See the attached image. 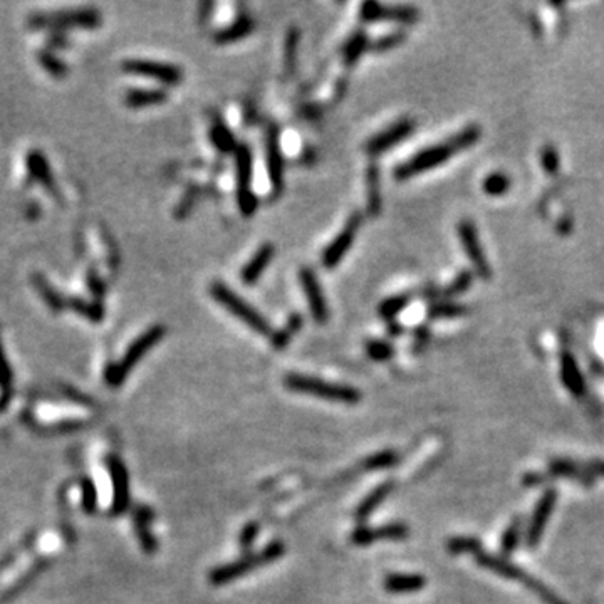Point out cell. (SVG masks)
<instances>
[{
    "instance_id": "9",
    "label": "cell",
    "mask_w": 604,
    "mask_h": 604,
    "mask_svg": "<svg viewBox=\"0 0 604 604\" xmlns=\"http://www.w3.org/2000/svg\"><path fill=\"white\" fill-rule=\"evenodd\" d=\"M459 237L468 261L474 265L475 272L480 277H483V279H489L492 271H490V264L485 257V250H483L482 243H480L477 227H475V224L472 220L465 219L459 224Z\"/></svg>"
},
{
    "instance_id": "2",
    "label": "cell",
    "mask_w": 604,
    "mask_h": 604,
    "mask_svg": "<svg viewBox=\"0 0 604 604\" xmlns=\"http://www.w3.org/2000/svg\"><path fill=\"white\" fill-rule=\"evenodd\" d=\"M284 554H286V544L282 541H272L258 553L247 554V556L235 559L228 564L212 569L208 574V583L212 586H224V584L232 583V581L239 579L243 574L254 571V569L271 564V562L282 557Z\"/></svg>"
},
{
    "instance_id": "44",
    "label": "cell",
    "mask_w": 604,
    "mask_h": 604,
    "mask_svg": "<svg viewBox=\"0 0 604 604\" xmlns=\"http://www.w3.org/2000/svg\"><path fill=\"white\" fill-rule=\"evenodd\" d=\"M541 161H542V168L546 170V173L556 175L559 171V165H561L559 163V153L553 145L544 146V149L541 153Z\"/></svg>"
},
{
    "instance_id": "52",
    "label": "cell",
    "mask_w": 604,
    "mask_h": 604,
    "mask_svg": "<svg viewBox=\"0 0 604 604\" xmlns=\"http://www.w3.org/2000/svg\"><path fill=\"white\" fill-rule=\"evenodd\" d=\"M549 477H551L549 474L544 475V474H537V472H529V474H525L522 477V483L525 487H537L546 483Z\"/></svg>"
},
{
    "instance_id": "38",
    "label": "cell",
    "mask_w": 604,
    "mask_h": 604,
    "mask_svg": "<svg viewBox=\"0 0 604 604\" xmlns=\"http://www.w3.org/2000/svg\"><path fill=\"white\" fill-rule=\"evenodd\" d=\"M298 46H299V31L292 27L287 32L286 43H284V66L287 73H292L298 62Z\"/></svg>"
},
{
    "instance_id": "21",
    "label": "cell",
    "mask_w": 604,
    "mask_h": 604,
    "mask_svg": "<svg viewBox=\"0 0 604 604\" xmlns=\"http://www.w3.org/2000/svg\"><path fill=\"white\" fill-rule=\"evenodd\" d=\"M561 381L574 396H583L586 393V383H584L583 373H581L579 366H577L571 352H564L561 356Z\"/></svg>"
},
{
    "instance_id": "26",
    "label": "cell",
    "mask_w": 604,
    "mask_h": 604,
    "mask_svg": "<svg viewBox=\"0 0 604 604\" xmlns=\"http://www.w3.org/2000/svg\"><path fill=\"white\" fill-rule=\"evenodd\" d=\"M367 185V213L376 217L381 210V190H380V168L376 163H371L366 170Z\"/></svg>"
},
{
    "instance_id": "42",
    "label": "cell",
    "mask_w": 604,
    "mask_h": 604,
    "mask_svg": "<svg viewBox=\"0 0 604 604\" xmlns=\"http://www.w3.org/2000/svg\"><path fill=\"white\" fill-rule=\"evenodd\" d=\"M134 529H136V534H138V541H140L141 547L146 554H155L158 551V541L155 539V535L152 534L149 531V525H141V524H134Z\"/></svg>"
},
{
    "instance_id": "41",
    "label": "cell",
    "mask_w": 604,
    "mask_h": 604,
    "mask_svg": "<svg viewBox=\"0 0 604 604\" xmlns=\"http://www.w3.org/2000/svg\"><path fill=\"white\" fill-rule=\"evenodd\" d=\"M404 39H407V34H404L403 31L389 32V34H386V36L380 37V39L374 40V43L371 44V49H373V51H378V52H385V51H389V49L400 46Z\"/></svg>"
},
{
    "instance_id": "11",
    "label": "cell",
    "mask_w": 604,
    "mask_h": 604,
    "mask_svg": "<svg viewBox=\"0 0 604 604\" xmlns=\"http://www.w3.org/2000/svg\"><path fill=\"white\" fill-rule=\"evenodd\" d=\"M557 504V490L556 489H547L542 494V497L539 498L537 505H535L534 514L531 517V522H529L527 534H525V544L529 547H535L541 542V537L546 531V525L549 517L553 516L554 507Z\"/></svg>"
},
{
    "instance_id": "16",
    "label": "cell",
    "mask_w": 604,
    "mask_h": 604,
    "mask_svg": "<svg viewBox=\"0 0 604 604\" xmlns=\"http://www.w3.org/2000/svg\"><path fill=\"white\" fill-rule=\"evenodd\" d=\"M265 161H267V173L271 180L272 190L276 193L284 189V155L279 145V131L276 126L267 130L265 138Z\"/></svg>"
},
{
    "instance_id": "34",
    "label": "cell",
    "mask_w": 604,
    "mask_h": 604,
    "mask_svg": "<svg viewBox=\"0 0 604 604\" xmlns=\"http://www.w3.org/2000/svg\"><path fill=\"white\" fill-rule=\"evenodd\" d=\"M410 534V529L403 522L385 524L374 529V539L378 541H404Z\"/></svg>"
},
{
    "instance_id": "57",
    "label": "cell",
    "mask_w": 604,
    "mask_h": 604,
    "mask_svg": "<svg viewBox=\"0 0 604 604\" xmlns=\"http://www.w3.org/2000/svg\"><path fill=\"white\" fill-rule=\"evenodd\" d=\"M388 329H389V333H391V334H398V333L403 331V328H401V326H396L395 322H389Z\"/></svg>"
},
{
    "instance_id": "30",
    "label": "cell",
    "mask_w": 604,
    "mask_h": 604,
    "mask_svg": "<svg viewBox=\"0 0 604 604\" xmlns=\"http://www.w3.org/2000/svg\"><path fill=\"white\" fill-rule=\"evenodd\" d=\"M37 61H39V64L43 66V69L46 71V73H49L54 77H59V80H61V77H66L67 73H69L67 64L64 62L61 58H58L52 51H47V49H43V51L37 52Z\"/></svg>"
},
{
    "instance_id": "20",
    "label": "cell",
    "mask_w": 604,
    "mask_h": 604,
    "mask_svg": "<svg viewBox=\"0 0 604 604\" xmlns=\"http://www.w3.org/2000/svg\"><path fill=\"white\" fill-rule=\"evenodd\" d=\"M274 254H276V247L267 242L254 254V257L250 258L249 262H247L245 267H243L242 272H240V277H242V280L247 284V286H252V284H255L258 279H261L265 267L271 264Z\"/></svg>"
},
{
    "instance_id": "29",
    "label": "cell",
    "mask_w": 604,
    "mask_h": 604,
    "mask_svg": "<svg viewBox=\"0 0 604 604\" xmlns=\"http://www.w3.org/2000/svg\"><path fill=\"white\" fill-rule=\"evenodd\" d=\"M446 551H448L452 556H461V554H477L482 553V542L479 541L474 535H459V537H452L446 542Z\"/></svg>"
},
{
    "instance_id": "40",
    "label": "cell",
    "mask_w": 604,
    "mask_h": 604,
    "mask_svg": "<svg viewBox=\"0 0 604 604\" xmlns=\"http://www.w3.org/2000/svg\"><path fill=\"white\" fill-rule=\"evenodd\" d=\"M366 352L374 361H386V359L395 356V348H393V344L386 343V341L373 339L366 343Z\"/></svg>"
},
{
    "instance_id": "12",
    "label": "cell",
    "mask_w": 604,
    "mask_h": 604,
    "mask_svg": "<svg viewBox=\"0 0 604 604\" xmlns=\"http://www.w3.org/2000/svg\"><path fill=\"white\" fill-rule=\"evenodd\" d=\"M299 280H301V286L304 294H306L307 304H309L311 314H313L314 321L317 324H324L329 317L328 311V302H326L324 292H322L321 286H319V280L314 274L313 269L302 267L299 272Z\"/></svg>"
},
{
    "instance_id": "50",
    "label": "cell",
    "mask_w": 604,
    "mask_h": 604,
    "mask_svg": "<svg viewBox=\"0 0 604 604\" xmlns=\"http://www.w3.org/2000/svg\"><path fill=\"white\" fill-rule=\"evenodd\" d=\"M155 519V512H153L152 507L148 505H138L133 512V520L134 524H141V525H149Z\"/></svg>"
},
{
    "instance_id": "46",
    "label": "cell",
    "mask_w": 604,
    "mask_h": 604,
    "mask_svg": "<svg viewBox=\"0 0 604 604\" xmlns=\"http://www.w3.org/2000/svg\"><path fill=\"white\" fill-rule=\"evenodd\" d=\"M97 505V492L96 487L93 483V480L84 479L82 480V507L86 512H95Z\"/></svg>"
},
{
    "instance_id": "48",
    "label": "cell",
    "mask_w": 604,
    "mask_h": 604,
    "mask_svg": "<svg viewBox=\"0 0 604 604\" xmlns=\"http://www.w3.org/2000/svg\"><path fill=\"white\" fill-rule=\"evenodd\" d=\"M351 542L354 546H370V544L376 542L374 539V529L373 527H367V525H358V527L352 531L351 534Z\"/></svg>"
},
{
    "instance_id": "56",
    "label": "cell",
    "mask_w": 604,
    "mask_h": 604,
    "mask_svg": "<svg viewBox=\"0 0 604 604\" xmlns=\"http://www.w3.org/2000/svg\"><path fill=\"white\" fill-rule=\"evenodd\" d=\"M39 213H40V208H39V207H37V205H36V204H32V205H31V207H29V208H27V215H29V217H31V219H34V217H37V215H39Z\"/></svg>"
},
{
    "instance_id": "39",
    "label": "cell",
    "mask_w": 604,
    "mask_h": 604,
    "mask_svg": "<svg viewBox=\"0 0 604 604\" xmlns=\"http://www.w3.org/2000/svg\"><path fill=\"white\" fill-rule=\"evenodd\" d=\"M467 313L465 306L461 304H453V302H440L433 304L428 309V316L431 319H445V317H459L463 316Z\"/></svg>"
},
{
    "instance_id": "32",
    "label": "cell",
    "mask_w": 604,
    "mask_h": 604,
    "mask_svg": "<svg viewBox=\"0 0 604 604\" xmlns=\"http://www.w3.org/2000/svg\"><path fill=\"white\" fill-rule=\"evenodd\" d=\"M410 301H411L410 294L393 295V298L385 299V301L380 304V309H378V313H380V316L383 319H386V321H391V319H395L398 314L403 313V311L407 309V306L410 304Z\"/></svg>"
},
{
    "instance_id": "10",
    "label": "cell",
    "mask_w": 604,
    "mask_h": 604,
    "mask_svg": "<svg viewBox=\"0 0 604 604\" xmlns=\"http://www.w3.org/2000/svg\"><path fill=\"white\" fill-rule=\"evenodd\" d=\"M361 225V215L359 213H352L351 219L348 220V224L344 225L343 230L337 234V237L329 243L324 249V252L321 255V261L324 264V267L333 269L339 264L344 258L348 250L351 249L352 242H354L356 234H358V228Z\"/></svg>"
},
{
    "instance_id": "23",
    "label": "cell",
    "mask_w": 604,
    "mask_h": 604,
    "mask_svg": "<svg viewBox=\"0 0 604 604\" xmlns=\"http://www.w3.org/2000/svg\"><path fill=\"white\" fill-rule=\"evenodd\" d=\"M168 99V93L160 88L148 89H128L125 95V103L130 108H145L153 104H161Z\"/></svg>"
},
{
    "instance_id": "28",
    "label": "cell",
    "mask_w": 604,
    "mask_h": 604,
    "mask_svg": "<svg viewBox=\"0 0 604 604\" xmlns=\"http://www.w3.org/2000/svg\"><path fill=\"white\" fill-rule=\"evenodd\" d=\"M67 307L74 313L81 314L82 317L89 319L91 322H101L104 317L103 304L97 301H86L82 298H69L67 299Z\"/></svg>"
},
{
    "instance_id": "31",
    "label": "cell",
    "mask_w": 604,
    "mask_h": 604,
    "mask_svg": "<svg viewBox=\"0 0 604 604\" xmlns=\"http://www.w3.org/2000/svg\"><path fill=\"white\" fill-rule=\"evenodd\" d=\"M302 322H304V319H302L301 314L299 313L291 314V317L287 319L286 328L272 334L274 348H277V350H284V348H286L289 344V341L292 339V336H294V334L302 328Z\"/></svg>"
},
{
    "instance_id": "25",
    "label": "cell",
    "mask_w": 604,
    "mask_h": 604,
    "mask_svg": "<svg viewBox=\"0 0 604 604\" xmlns=\"http://www.w3.org/2000/svg\"><path fill=\"white\" fill-rule=\"evenodd\" d=\"M32 284H34V287H36V291L39 292L40 298H43V301L47 304V307L52 311V313L59 314L66 309L67 301L66 299H62V295L59 294V292L56 291L51 284H49V280L43 276V274H32Z\"/></svg>"
},
{
    "instance_id": "8",
    "label": "cell",
    "mask_w": 604,
    "mask_h": 604,
    "mask_svg": "<svg viewBox=\"0 0 604 604\" xmlns=\"http://www.w3.org/2000/svg\"><path fill=\"white\" fill-rule=\"evenodd\" d=\"M121 67L125 73L152 77L168 86L180 84L183 80V71L170 62L152 61V59H126Z\"/></svg>"
},
{
    "instance_id": "1",
    "label": "cell",
    "mask_w": 604,
    "mask_h": 604,
    "mask_svg": "<svg viewBox=\"0 0 604 604\" xmlns=\"http://www.w3.org/2000/svg\"><path fill=\"white\" fill-rule=\"evenodd\" d=\"M480 136H482V130H480L479 125H468L461 128L460 131L453 133L446 140L426 146L425 149L418 152L411 158L398 165L395 168V178L398 182H404V180L413 178V176L423 173V171L433 170V168L446 163L459 153L472 148L480 140Z\"/></svg>"
},
{
    "instance_id": "7",
    "label": "cell",
    "mask_w": 604,
    "mask_h": 604,
    "mask_svg": "<svg viewBox=\"0 0 604 604\" xmlns=\"http://www.w3.org/2000/svg\"><path fill=\"white\" fill-rule=\"evenodd\" d=\"M252 152L247 143H242L235 149V182H237V202L240 212L245 217L254 215L258 207L257 195L250 189L252 183Z\"/></svg>"
},
{
    "instance_id": "22",
    "label": "cell",
    "mask_w": 604,
    "mask_h": 604,
    "mask_svg": "<svg viewBox=\"0 0 604 604\" xmlns=\"http://www.w3.org/2000/svg\"><path fill=\"white\" fill-rule=\"evenodd\" d=\"M393 487L395 485H393L391 480H388V482H383L381 485H378L376 489L371 490V492L367 494L361 502H359V505L354 510V519L358 520L359 525H363V522H365L367 517H370L371 514H373L374 510L380 507L383 502L386 500V497L391 494Z\"/></svg>"
},
{
    "instance_id": "45",
    "label": "cell",
    "mask_w": 604,
    "mask_h": 604,
    "mask_svg": "<svg viewBox=\"0 0 604 604\" xmlns=\"http://www.w3.org/2000/svg\"><path fill=\"white\" fill-rule=\"evenodd\" d=\"M470 286H472V272L463 271V272H460L459 276L455 277V280H453V282L445 289L444 294L446 295V298L459 295V294H461V292L467 291V289Z\"/></svg>"
},
{
    "instance_id": "55",
    "label": "cell",
    "mask_w": 604,
    "mask_h": 604,
    "mask_svg": "<svg viewBox=\"0 0 604 604\" xmlns=\"http://www.w3.org/2000/svg\"><path fill=\"white\" fill-rule=\"evenodd\" d=\"M428 336H430V333L426 331L425 328H418L415 331V339H416V348H422L423 344L426 343V341H428Z\"/></svg>"
},
{
    "instance_id": "24",
    "label": "cell",
    "mask_w": 604,
    "mask_h": 604,
    "mask_svg": "<svg viewBox=\"0 0 604 604\" xmlns=\"http://www.w3.org/2000/svg\"><path fill=\"white\" fill-rule=\"evenodd\" d=\"M254 31V22L249 16H240L232 22L227 27L220 29L219 32H215L213 39L217 44H230L237 43V40L243 39V37L249 36Z\"/></svg>"
},
{
    "instance_id": "36",
    "label": "cell",
    "mask_w": 604,
    "mask_h": 604,
    "mask_svg": "<svg viewBox=\"0 0 604 604\" xmlns=\"http://www.w3.org/2000/svg\"><path fill=\"white\" fill-rule=\"evenodd\" d=\"M483 191L490 197H500V195L507 193L510 189V178L502 171H494L483 180L482 183Z\"/></svg>"
},
{
    "instance_id": "43",
    "label": "cell",
    "mask_w": 604,
    "mask_h": 604,
    "mask_svg": "<svg viewBox=\"0 0 604 604\" xmlns=\"http://www.w3.org/2000/svg\"><path fill=\"white\" fill-rule=\"evenodd\" d=\"M258 532H261V525L258 522H247L242 527L239 534V546L242 547V551H249L254 546V542L257 541Z\"/></svg>"
},
{
    "instance_id": "5",
    "label": "cell",
    "mask_w": 604,
    "mask_h": 604,
    "mask_svg": "<svg viewBox=\"0 0 604 604\" xmlns=\"http://www.w3.org/2000/svg\"><path fill=\"white\" fill-rule=\"evenodd\" d=\"M165 333H167V328H165L163 324H155V326H152L149 329H146L141 336H138L136 339L130 344V348L126 350L125 356H123V358L119 359L116 365H111V366L106 367V383L108 385L114 386V388L116 386L123 385V383H125V380H126V376L130 374V371L138 365V361L143 358L146 352L152 350L156 343H160V341L163 339Z\"/></svg>"
},
{
    "instance_id": "6",
    "label": "cell",
    "mask_w": 604,
    "mask_h": 604,
    "mask_svg": "<svg viewBox=\"0 0 604 604\" xmlns=\"http://www.w3.org/2000/svg\"><path fill=\"white\" fill-rule=\"evenodd\" d=\"M210 294L215 299L217 302L222 304L225 309L230 314H234L235 317L240 319L243 324L249 326L250 329H254L255 333L264 334V336H271L272 329L271 324L267 322V319L262 316L258 311H255L249 302L243 301L240 295L235 294L230 287H227L222 282H213L210 286Z\"/></svg>"
},
{
    "instance_id": "49",
    "label": "cell",
    "mask_w": 604,
    "mask_h": 604,
    "mask_svg": "<svg viewBox=\"0 0 604 604\" xmlns=\"http://www.w3.org/2000/svg\"><path fill=\"white\" fill-rule=\"evenodd\" d=\"M10 386H12V371H10L9 361L5 358V352H3L2 343H0V388L3 391H9Z\"/></svg>"
},
{
    "instance_id": "3",
    "label": "cell",
    "mask_w": 604,
    "mask_h": 604,
    "mask_svg": "<svg viewBox=\"0 0 604 604\" xmlns=\"http://www.w3.org/2000/svg\"><path fill=\"white\" fill-rule=\"evenodd\" d=\"M103 17L95 7H81V9L59 10V12L34 14L27 19L29 27L34 31L47 29V31H64V29H96L99 27Z\"/></svg>"
},
{
    "instance_id": "54",
    "label": "cell",
    "mask_w": 604,
    "mask_h": 604,
    "mask_svg": "<svg viewBox=\"0 0 604 604\" xmlns=\"http://www.w3.org/2000/svg\"><path fill=\"white\" fill-rule=\"evenodd\" d=\"M49 44H51L52 47L54 49H58V47H67L69 46V43H67L66 40V37L62 36V34H59V32H54V36H51L49 37Z\"/></svg>"
},
{
    "instance_id": "17",
    "label": "cell",
    "mask_w": 604,
    "mask_h": 604,
    "mask_svg": "<svg viewBox=\"0 0 604 604\" xmlns=\"http://www.w3.org/2000/svg\"><path fill=\"white\" fill-rule=\"evenodd\" d=\"M25 167H27L31 180L40 183L51 195H58V185L54 182V175H52L49 161L43 152L31 149L25 156Z\"/></svg>"
},
{
    "instance_id": "18",
    "label": "cell",
    "mask_w": 604,
    "mask_h": 604,
    "mask_svg": "<svg viewBox=\"0 0 604 604\" xmlns=\"http://www.w3.org/2000/svg\"><path fill=\"white\" fill-rule=\"evenodd\" d=\"M547 474H549L551 477H566V479L577 480L581 485H586V487L594 485V477L588 474L584 465L576 463V461L569 459L551 460L549 467H547Z\"/></svg>"
},
{
    "instance_id": "35",
    "label": "cell",
    "mask_w": 604,
    "mask_h": 604,
    "mask_svg": "<svg viewBox=\"0 0 604 604\" xmlns=\"http://www.w3.org/2000/svg\"><path fill=\"white\" fill-rule=\"evenodd\" d=\"M400 460L396 452L393 450H383V452L373 453L371 457H367L363 463V467L366 468L367 472H376V470H385V468L393 467L396 465V461Z\"/></svg>"
},
{
    "instance_id": "14",
    "label": "cell",
    "mask_w": 604,
    "mask_h": 604,
    "mask_svg": "<svg viewBox=\"0 0 604 604\" xmlns=\"http://www.w3.org/2000/svg\"><path fill=\"white\" fill-rule=\"evenodd\" d=\"M413 130H415V123L411 121V119H400V121H396L395 125L386 128V130L381 131V133L374 134L365 146L366 152L373 156L381 155V153L388 152L389 148H393V146L400 143V141L407 140Z\"/></svg>"
},
{
    "instance_id": "53",
    "label": "cell",
    "mask_w": 604,
    "mask_h": 604,
    "mask_svg": "<svg viewBox=\"0 0 604 604\" xmlns=\"http://www.w3.org/2000/svg\"><path fill=\"white\" fill-rule=\"evenodd\" d=\"M586 472L592 477H604V460H591L584 465Z\"/></svg>"
},
{
    "instance_id": "33",
    "label": "cell",
    "mask_w": 604,
    "mask_h": 604,
    "mask_svg": "<svg viewBox=\"0 0 604 604\" xmlns=\"http://www.w3.org/2000/svg\"><path fill=\"white\" fill-rule=\"evenodd\" d=\"M520 537H522V519H520V517H516V519L509 524V527L505 529L504 535H502V542H500L502 554H504V556H510V554L516 551Z\"/></svg>"
},
{
    "instance_id": "4",
    "label": "cell",
    "mask_w": 604,
    "mask_h": 604,
    "mask_svg": "<svg viewBox=\"0 0 604 604\" xmlns=\"http://www.w3.org/2000/svg\"><path fill=\"white\" fill-rule=\"evenodd\" d=\"M284 385L291 391L302 393V395H311L316 398H322L328 401H339V403L356 404L361 400V393L356 388L348 385H337V383H329L324 380H319L314 376H306V374H287Z\"/></svg>"
},
{
    "instance_id": "19",
    "label": "cell",
    "mask_w": 604,
    "mask_h": 604,
    "mask_svg": "<svg viewBox=\"0 0 604 604\" xmlns=\"http://www.w3.org/2000/svg\"><path fill=\"white\" fill-rule=\"evenodd\" d=\"M383 586L391 594H413L426 586V577L423 574H388Z\"/></svg>"
},
{
    "instance_id": "51",
    "label": "cell",
    "mask_w": 604,
    "mask_h": 604,
    "mask_svg": "<svg viewBox=\"0 0 604 604\" xmlns=\"http://www.w3.org/2000/svg\"><path fill=\"white\" fill-rule=\"evenodd\" d=\"M195 193H197V191L190 190V191H186L185 197L182 198V202H180L178 207H176V210H175V213L178 219H182V217H185L186 213H189V210L191 208V205H193V202H195Z\"/></svg>"
},
{
    "instance_id": "13",
    "label": "cell",
    "mask_w": 604,
    "mask_h": 604,
    "mask_svg": "<svg viewBox=\"0 0 604 604\" xmlns=\"http://www.w3.org/2000/svg\"><path fill=\"white\" fill-rule=\"evenodd\" d=\"M418 9L411 5H383L380 2H365L361 5V19L365 22L389 19V21L411 24V22L418 21Z\"/></svg>"
},
{
    "instance_id": "37",
    "label": "cell",
    "mask_w": 604,
    "mask_h": 604,
    "mask_svg": "<svg viewBox=\"0 0 604 604\" xmlns=\"http://www.w3.org/2000/svg\"><path fill=\"white\" fill-rule=\"evenodd\" d=\"M367 47V36L366 32L358 31L356 34H352V37L348 40L346 47H344V61L346 64H354L361 58V54L365 52V49Z\"/></svg>"
},
{
    "instance_id": "27",
    "label": "cell",
    "mask_w": 604,
    "mask_h": 604,
    "mask_svg": "<svg viewBox=\"0 0 604 604\" xmlns=\"http://www.w3.org/2000/svg\"><path fill=\"white\" fill-rule=\"evenodd\" d=\"M210 140H212L213 146L222 153L235 152L239 146L237 141H235V136L232 134L230 128L222 121L213 123L212 130H210Z\"/></svg>"
},
{
    "instance_id": "15",
    "label": "cell",
    "mask_w": 604,
    "mask_h": 604,
    "mask_svg": "<svg viewBox=\"0 0 604 604\" xmlns=\"http://www.w3.org/2000/svg\"><path fill=\"white\" fill-rule=\"evenodd\" d=\"M108 468H110L112 480L111 514L119 516V514L126 512L128 505H130V477H128L125 463L119 459H116V457L108 459Z\"/></svg>"
},
{
    "instance_id": "47",
    "label": "cell",
    "mask_w": 604,
    "mask_h": 604,
    "mask_svg": "<svg viewBox=\"0 0 604 604\" xmlns=\"http://www.w3.org/2000/svg\"><path fill=\"white\" fill-rule=\"evenodd\" d=\"M86 280H88V289H89V291H91V294H93V298H95V301L101 302V299H103L104 292H106V284L103 282V279H101L99 274L96 272L95 267H89L88 276H86Z\"/></svg>"
}]
</instances>
